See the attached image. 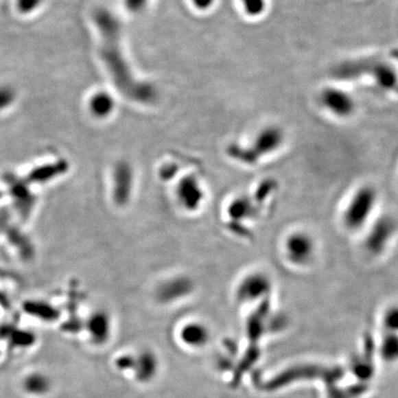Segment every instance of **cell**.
<instances>
[{
	"mask_svg": "<svg viewBox=\"0 0 398 398\" xmlns=\"http://www.w3.org/2000/svg\"><path fill=\"white\" fill-rule=\"evenodd\" d=\"M97 21L102 38V58L117 89L134 102L139 104L153 102L156 97L155 90L152 86L137 81L123 56L117 20L108 12H100Z\"/></svg>",
	"mask_w": 398,
	"mask_h": 398,
	"instance_id": "obj_1",
	"label": "cell"
},
{
	"mask_svg": "<svg viewBox=\"0 0 398 398\" xmlns=\"http://www.w3.org/2000/svg\"><path fill=\"white\" fill-rule=\"evenodd\" d=\"M283 141V134L277 128H265L253 139L250 148H244L242 146L231 148V155L239 159L240 162L253 164L258 162L259 159L267 156L269 154L278 150Z\"/></svg>",
	"mask_w": 398,
	"mask_h": 398,
	"instance_id": "obj_2",
	"label": "cell"
},
{
	"mask_svg": "<svg viewBox=\"0 0 398 398\" xmlns=\"http://www.w3.org/2000/svg\"><path fill=\"white\" fill-rule=\"evenodd\" d=\"M377 194L375 189L370 186L362 187L353 195L344 215L343 222L349 229H358L364 225L370 218L373 209L375 207Z\"/></svg>",
	"mask_w": 398,
	"mask_h": 398,
	"instance_id": "obj_3",
	"label": "cell"
},
{
	"mask_svg": "<svg viewBox=\"0 0 398 398\" xmlns=\"http://www.w3.org/2000/svg\"><path fill=\"white\" fill-rule=\"evenodd\" d=\"M322 106L336 117H347L355 110V102L350 94L340 89L327 88L320 95Z\"/></svg>",
	"mask_w": 398,
	"mask_h": 398,
	"instance_id": "obj_4",
	"label": "cell"
},
{
	"mask_svg": "<svg viewBox=\"0 0 398 398\" xmlns=\"http://www.w3.org/2000/svg\"><path fill=\"white\" fill-rule=\"evenodd\" d=\"M288 258L296 265L307 264L314 253V244L307 233H296L291 235L285 242Z\"/></svg>",
	"mask_w": 398,
	"mask_h": 398,
	"instance_id": "obj_5",
	"label": "cell"
},
{
	"mask_svg": "<svg viewBox=\"0 0 398 398\" xmlns=\"http://www.w3.org/2000/svg\"><path fill=\"white\" fill-rule=\"evenodd\" d=\"M270 288V280L265 274L255 273L242 282L238 289V296L242 301H251L267 294Z\"/></svg>",
	"mask_w": 398,
	"mask_h": 398,
	"instance_id": "obj_6",
	"label": "cell"
},
{
	"mask_svg": "<svg viewBox=\"0 0 398 398\" xmlns=\"http://www.w3.org/2000/svg\"><path fill=\"white\" fill-rule=\"evenodd\" d=\"M177 197H178L179 202L184 207L187 208L189 211H193V209H197L200 205L204 195H202V187L199 185L196 178L188 177L179 184L178 189H177Z\"/></svg>",
	"mask_w": 398,
	"mask_h": 398,
	"instance_id": "obj_7",
	"label": "cell"
},
{
	"mask_svg": "<svg viewBox=\"0 0 398 398\" xmlns=\"http://www.w3.org/2000/svg\"><path fill=\"white\" fill-rule=\"evenodd\" d=\"M180 338L188 347H202L209 340V331L200 323H189L183 329Z\"/></svg>",
	"mask_w": 398,
	"mask_h": 398,
	"instance_id": "obj_8",
	"label": "cell"
},
{
	"mask_svg": "<svg viewBox=\"0 0 398 398\" xmlns=\"http://www.w3.org/2000/svg\"><path fill=\"white\" fill-rule=\"evenodd\" d=\"M134 367L137 370V377L142 382H148L155 376L159 363H157L156 356L151 352H143L139 358L135 360Z\"/></svg>",
	"mask_w": 398,
	"mask_h": 398,
	"instance_id": "obj_9",
	"label": "cell"
},
{
	"mask_svg": "<svg viewBox=\"0 0 398 398\" xmlns=\"http://www.w3.org/2000/svg\"><path fill=\"white\" fill-rule=\"evenodd\" d=\"M110 320L104 313L94 314L89 321V332L91 338L97 343H102L108 338L110 334Z\"/></svg>",
	"mask_w": 398,
	"mask_h": 398,
	"instance_id": "obj_10",
	"label": "cell"
},
{
	"mask_svg": "<svg viewBox=\"0 0 398 398\" xmlns=\"http://www.w3.org/2000/svg\"><path fill=\"white\" fill-rule=\"evenodd\" d=\"M119 184H117L115 188V195L119 197V202H126L128 200L130 193H131L132 185V171L130 166L126 164H122L117 168L115 176Z\"/></svg>",
	"mask_w": 398,
	"mask_h": 398,
	"instance_id": "obj_11",
	"label": "cell"
},
{
	"mask_svg": "<svg viewBox=\"0 0 398 398\" xmlns=\"http://www.w3.org/2000/svg\"><path fill=\"white\" fill-rule=\"evenodd\" d=\"M23 388L32 395H43L50 388V381L46 375L34 374L28 376L23 382Z\"/></svg>",
	"mask_w": 398,
	"mask_h": 398,
	"instance_id": "obj_12",
	"label": "cell"
},
{
	"mask_svg": "<svg viewBox=\"0 0 398 398\" xmlns=\"http://www.w3.org/2000/svg\"><path fill=\"white\" fill-rule=\"evenodd\" d=\"M189 289H191V282H188L185 279H175L167 282V285L162 288L161 298L164 300L179 298L186 294Z\"/></svg>",
	"mask_w": 398,
	"mask_h": 398,
	"instance_id": "obj_13",
	"label": "cell"
},
{
	"mask_svg": "<svg viewBox=\"0 0 398 398\" xmlns=\"http://www.w3.org/2000/svg\"><path fill=\"white\" fill-rule=\"evenodd\" d=\"M92 113L95 117H104L113 110V100L106 93H97L90 102Z\"/></svg>",
	"mask_w": 398,
	"mask_h": 398,
	"instance_id": "obj_14",
	"label": "cell"
},
{
	"mask_svg": "<svg viewBox=\"0 0 398 398\" xmlns=\"http://www.w3.org/2000/svg\"><path fill=\"white\" fill-rule=\"evenodd\" d=\"M246 10L250 14H259L264 10L265 1L264 0H242Z\"/></svg>",
	"mask_w": 398,
	"mask_h": 398,
	"instance_id": "obj_15",
	"label": "cell"
},
{
	"mask_svg": "<svg viewBox=\"0 0 398 398\" xmlns=\"http://www.w3.org/2000/svg\"><path fill=\"white\" fill-rule=\"evenodd\" d=\"M128 6L131 8V10H139L141 7L144 6L146 0H126Z\"/></svg>",
	"mask_w": 398,
	"mask_h": 398,
	"instance_id": "obj_16",
	"label": "cell"
},
{
	"mask_svg": "<svg viewBox=\"0 0 398 398\" xmlns=\"http://www.w3.org/2000/svg\"><path fill=\"white\" fill-rule=\"evenodd\" d=\"M194 3H196V6L199 8H207L211 6L213 0H194Z\"/></svg>",
	"mask_w": 398,
	"mask_h": 398,
	"instance_id": "obj_17",
	"label": "cell"
}]
</instances>
